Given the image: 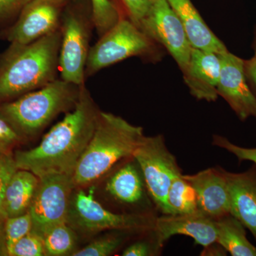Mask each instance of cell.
<instances>
[{
  "label": "cell",
  "mask_w": 256,
  "mask_h": 256,
  "mask_svg": "<svg viewBox=\"0 0 256 256\" xmlns=\"http://www.w3.org/2000/svg\"><path fill=\"white\" fill-rule=\"evenodd\" d=\"M82 86L56 79L41 88L0 104V117L20 138L32 137L56 116L76 105Z\"/></svg>",
  "instance_id": "cell-4"
},
{
  "label": "cell",
  "mask_w": 256,
  "mask_h": 256,
  "mask_svg": "<svg viewBox=\"0 0 256 256\" xmlns=\"http://www.w3.org/2000/svg\"><path fill=\"white\" fill-rule=\"evenodd\" d=\"M99 112L82 86L74 110L52 128L38 146L15 152L18 169L32 172L38 178L52 174L73 176L92 139Z\"/></svg>",
  "instance_id": "cell-1"
},
{
  "label": "cell",
  "mask_w": 256,
  "mask_h": 256,
  "mask_svg": "<svg viewBox=\"0 0 256 256\" xmlns=\"http://www.w3.org/2000/svg\"><path fill=\"white\" fill-rule=\"evenodd\" d=\"M92 22L100 36L114 26L121 16L110 0H92Z\"/></svg>",
  "instance_id": "cell-23"
},
{
  "label": "cell",
  "mask_w": 256,
  "mask_h": 256,
  "mask_svg": "<svg viewBox=\"0 0 256 256\" xmlns=\"http://www.w3.org/2000/svg\"><path fill=\"white\" fill-rule=\"evenodd\" d=\"M227 252L220 244L215 242L204 248L202 256H226Z\"/></svg>",
  "instance_id": "cell-34"
},
{
  "label": "cell",
  "mask_w": 256,
  "mask_h": 256,
  "mask_svg": "<svg viewBox=\"0 0 256 256\" xmlns=\"http://www.w3.org/2000/svg\"><path fill=\"white\" fill-rule=\"evenodd\" d=\"M254 56L256 57V50H255V56Z\"/></svg>",
  "instance_id": "cell-36"
},
{
  "label": "cell",
  "mask_w": 256,
  "mask_h": 256,
  "mask_svg": "<svg viewBox=\"0 0 256 256\" xmlns=\"http://www.w3.org/2000/svg\"><path fill=\"white\" fill-rule=\"evenodd\" d=\"M66 0H31L16 22L4 33L11 44H28L60 28V9Z\"/></svg>",
  "instance_id": "cell-11"
},
{
  "label": "cell",
  "mask_w": 256,
  "mask_h": 256,
  "mask_svg": "<svg viewBox=\"0 0 256 256\" xmlns=\"http://www.w3.org/2000/svg\"><path fill=\"white\" fill-rule=\"evenodd\" d=\"M126 6L131 21L139 26L156 0H121Z\"/></svg>",
  "instance_id": "cell-29"
},
{
  "label": "cell",
  "mask_w": 256,
  "mask_h": 256,
  "mask_svg": "<svg viewBox=\"0 0 256 256\" xmlns=\"http://www.w3.org/2000/svg\"><path fill=\"white\" fill-rule=\"evenodd\" d=\"M38 180L28 212L33 222L32 230L41 236L50 227L67 223L75 186L72 175L47 174Z\"/></svg>",
  "instance_id": "cell-8"
},
{
  "label": "cell",
  "mask_w": 256,
  "mask_h": 256,
  "mask_svg": "<svg viewBox=\"0 0 256 256\" xmlns=\"http://www.w3.org/2000/svg\"><path fill=\"white\" fill-rule=\"evenodd\" d=\"M10 256H46L42 237L32 232L16 242L10 250Z\"/></svg>",
  "instance_id": "cell-27"
},
{
  "label": "cell",
  "mask_w": 256,
  "mask_h": 256,
  "mask_svg": "<svg viewBox=\"0 0 256 256\" xmlns=\"http://www.w3.org/2000/svg\"><path fill=\"white\" fill-rule=\"evenodd\" d=\"M182 24L192 48L222 54L226 46L208 28L191 0H166Z\"/></svg>",
  "instance_id": "cell-17"
},
{
  "label": "cell",
  "mask_w": 256,
  "mask_h": 256,
  "mask_svg": "<svg viewBox=\"0 0 256 256\" xmlns=\"http://www.w3.org/2000/svg\"><path fill=\"white\" fill-rule=\"evenodd\" d=\"M230 214L248 229L256 240V166L242 173L226 171Z\"/></svg>",
  "instance_id": "cell-16"
},
{
  "label": "cell",
  "mask_w": 256,
  "mask_h": 256,
  "mask_svg": "<svg viewBox=\"0 0 256 256\" xmlns=\"http://www.w3.org/2000/svg\"><path fill=\"white\" fill-rule=\"evenodd\" d=\"M212 144L233 154L234 156H236L239 163H242L244 161H250L256 166V148H242L234 144L226 138L218 134H214L213 136Z\"/></svg>",
  "instance_id": "cell-28"
},
{
  "label": "cell",
  "mask_w": 256,
  "mask_h": 256,
  "mask_svg": "<svg viewBox=\"0 0 256 256\" xmlns=\"http://www.w3.org/2000/svg\"><path fill=\"white\" fill-rule=\"evenodd\" d=\"M58 69L60 79L75 85H84L86 66L88 56V24L79 14L68 13L64 18L62 28Z\"/></svg>",
  "instance_id": "cell-10"
},
{
  "label": "cell",
  "mask_w": 256,
  "mask_h": 256,
  "mask_svg": "<svg viewBox=\"0 0 256 256\" xmlns=\"http://www.w3.org/2000/svg\"><path fill=\"white\" fill-rule=\"evenodd\" d=\"M38 180L36 175L28 170H18L14 173L5 192L4 212L6 218L28 212Z\"/></svg>",
  "instance_id": "cell-19"
},
{
  "label": "cell",
  "mask_w": 256,
  "mask_h": 256,
  "mask_svg": "<svg viewBox=\"0 0 256 256\" xmlns=\"http://www.w3.org/2000/svg\"><path fill=\"white\" fill-rule=\"evenodd\" d=\"M216 242L232 256H256V246L247 238L245 226L233 215L215 220Z\"/></svg>",
  "instance_id": "cell-20"
},
{
  "label": "cell",
  "mask_w": 256,
  "mask_h": 256,
  "mask_svg": "<svg viewBox=\"0 0 256 256\" xmlns=\"http://www.w3.org/2000/svg\"><path fill=\"white\" fill-rule=\"evenodd\" d=\"M14 156L10 150L0 148V217L6 220L4 212V200L6 188L13 175L18 170Z\"/></svg>",
  "instance_id": "cell-26"
},
{
  "label": "cell",
  "mask_w": 256,
  "mask_h": 256,
  "mask_svg": "<svg viewBox=\"0 0 256 256\" xmlns=\"http://www.w3.org/2000/svg\"><path fill=\"white\" fill-rule=\"evenodd\" d=\"M244 66L248 82L256 97V57L244 60Z\"/></svg>",
  "instance_id": "cell-33"
},
{
  "label": "cell",
  "mask_w": 256,
  "mask_h": 256,
  "mask_svg": "<svg viewBox=\"0 0 256 256\" xmlns=\"http://www.w3.org/2000/svg\"><path fill=\"white\" fill-rule=\"evenodd\" d=\"M220 56L222 70L218 96L226 101L242 122L249 118L256 119V97L248 82L244 60L229 52Z\"/></svg>",
  "instance_id": "cell-12"
},
{
  "label": "cell",
  "mask_w": 256,
  "mask_h": 256,
  "mask_svg": "<svg viewBox=\"0 0 256 256\" xmlns=\"http://www.w3.org/2000/svg\"><path fill=\"white\" fill-rule=\"evenodd\" d=\"M132 158L137 162L152 201L162 214L172 215L168 194L173 180L182 174L162 134L143 138Z\"/></svg>",
  "instance_id": "cell-5"
},
{
  "label": "cell",
  "mask_w": 256,
  "mask_h": 256,
  "mask_svg": "<svg viewBox=\"0 0 256 256\" xmlns=\"http://www.w3.org/2000/svg\"><path fill=\"white\" fill-rule=\"evenodd\" d=\"M156 42L131 20L121 18L90 48L86 76L132 56H146L156 52Z\"/></svg>",
  "instance_id": "cell-6"
},
{
  "label": "cell",
  "mask_w": 256,
  "mask_h": 256,
  "mask_svg": "<svg viewBox=\"0 0 256 256\" xmlns=\"http://www.w3.org/2000/svg\"><path fill=\"white\" fill-rule=\"evenodd\" d=\"M168 203L172 215L198 212L196 191L182 174L173 180L168 192Z\"/></svg>",
  "instance_id": "cell-21"
},
{
  "label": "cell",
  "mask_w": 256,
  "mask_h": 256,
  "mask_svg": "<svg viewBox=\"0 0 256 256\" xmlns=\"http://www.w3.org/2000/svg\"><path fill=\"white\" fill-rule=\"evenodd\" d=\"M140 28L166 48L182 72L188 66L192 46L178 15L166 0H156Z\"/></svg>",
  "instance_id": "cell-9"
},
{
  "label": "cell",
  "mask_w": 256,
  "mask_h": 256,
  "mask_svg": "<svg viewBox=\"0 0 256 256\" xmlns=\"http://www.w3.org/2000/svg\"><path fill=\"white\" fill-rule=\"evenodd\" d=\"M144 136L142 127L100 111L92 139L74 171V186L94 182L121 160L132 158Z\"/></svg>",
  "instance_id": "cell-3"
},
{
  "label": "cell",
  "mask_w": 256,
  "mask_h": 256,
  "mask_svg": "<svg viewBox=\"0 0 256 256\" xmlns=\"http://www.w3.org/2000/svg\"><path fill=\"white\" fill-rule=\"evenodd\" d=\"M5 220L0 217V256H8L4 232Z\"/></svg>",
  "instance_id": "cell-35"
},
{
  "label": "cell",
  "mask_w": 256,
  "mask_h": 256,
  "mask_svg": "<svg viewBox=\"0 0 256 256\" xmlns=\"http://www.w3.org/2000/svg\"><path fill=\"white\" fill-rule=\"evenodd\" d=\"M124 238L120 235H110L97 239L87 246L74 252L73 256H108L116 252L122 245Z\"/></svg>",
  "instance_id": "cell-25"
},
{
  "label": "cell",
  "mask_w": 256,
  "mask_h": 256,
  "mask_svg": "<svg viewBox=\"0 0 256 256\" xmlns=\"http://www.w3.org/2000/svg\"><path fill=\"white\" fill-rule=\"evenodd\" d=\"M60 28L28 44H12L0 56V104L14 100L56 80Z\"/></svg>",
  "instance_id": "cell-2"
},
{
  "label": "cell",
  "mask_w": 256,
  "mask_h": 256,
  "mask_svg": "<svg viewBox=\"0 0 256 256\" xmlns=\"http://www.w3.org/2000/svg\"><path fill=\"white\" fill-rule=\"evenodd\" d=\"M126 163L108 180L106 191L120 203L136 205L142 203L148 192L142 173L137 162ZM149 194V193H148Z\"/></svg>",
  "instance_id": "cell-18"
},
{
  "label": "cell",
  "mask_w": 256,
  "mask_h": 256,
  "mask_svg": "<svg viewBox=\"0 0 256 256\" xmlns=\"http://www.w3.org/2000/svg\"><path fill=\"white\" fill-rule=\"evenodd\" d=\"M31 0H0V22L21 12Z\"/></svg>",
  "instance_id": "cell-32"
},
{
  "label": "cell",
  "mask_w": 256,
  "mask_h": 256,
  "mask_svg": "<svg viewBox=\"0 0 256 256\" xmlns=\"http://www.w3.org/2000/svg\"><path fill=\"white\" fill-rule=\"evenodd\" d=\"M156 217L151 214H116L94 200L92 190L77 192L70 200L67 224L87 233L105 230L143 232L154 228Z\"/></svg>",
  "instance_id": "cell-7"
},
{
  "label": "cell",
  "mask_w": 256,
  "mask_h": 256,
  "mask_svg": "<svg viewBox=\"0 0 256 256\" xmlns=\"http://www.w3.org/2000/svg\"><path fill=\"white\" fill-rule=\"evenodd\" d=\"M196 191L198 212L212 220L230 214V195L226 170L212 168L184 175Z\"/></svg>",
  "instance_id": "cell-13"
},
{
  "label": "cell",
  "mask_w": 256,
  "mask_h": 256,
  "mask_svg": "<svg viewBox=\"0 0 256 256\" xmlns=\"http://www.w3.org/2000/svg\"><path fill=\"white\" fill-rule=\"evenodd\" d=\"M222 62L220 54L192 48L183 78L194 97L200 100L214 102L218 98Z\"/></svg>",
  "instance_id": "cell-15"
},
{
  "label": "cell",
  "mask_w": 256,
  "mask_h": 256,
  "mask_svg": "<svg viewBox=\"0 0 256 256\" xmlns=\"http://www.w3.org/2000/svg\"><path fill=\"white\" fill-rule=\"evenodd\" d=\"M32 227L33 222L28 212L24 214L9 217L5 220V238L8 254L16 242L32 232Z\"/></svg>",
  "instance_id": "cell-24"
},
{
  "label": "cell",
  "mask_w": 256,
  "mask_h": 256,
  "mask_svg": "<svg viewBox=\"0 0 256 256\" xmlns=\"http://www.w3.org/2000/svg\"><path fill=\"white\" fill-rule=\"evenodd\" d=\"M154 233L162 246L171 237L186 236L203 248L216 242L215 220L200 212L185 214H162L156 217Z\"/></svg>",
  "instance_id": "cell-14"
},
{
  "label": "cell",
  "mask_w": 256,
  "mask_h": 256,
  "mask_svg": "<svg viewBox=\"0 0 256 256\" xmlns=\"http://www.w3.org/2000/svg\"><path fill=\"white\" fill-rule=\"evenodd\" d=\"M21 140L18 133L6 121L0 117V148L10 150Z\"/></svg>",
  "instance_id": "cell-31"
},
{
  "label": "cell",
  "mask_w": 256,
  "mask_h": 256,
  "mask_svg": "<svg viewBox=\"0 0 256 256\" xmlns=\"http://www.w3.org/2000/svg\"><path fill=\"white\" fill-rule=\"evenodd\" d=\"M40 236L43 240L46 256H72L76 245V236L67 223L50 227Z\"/></svg>",
  "instance_id": "cell-22"
},
{
  "label": "cell",
  "mask_w": 256,
  "mask_h": 256,
  "mask_svg": "<svg viewBox=\"0 0 256 256\" xmlns=\"http://www.w3.org/2000/svg\"><path fill=\"white\" fill-rule=\"evenodd\" d=\"M162 246L158 242V238L152 242L141 240L131 244L122 252L124 256H151L159 255Z\"/></svg>",
  "instance_id": "cell-30"
}]
</instances>
